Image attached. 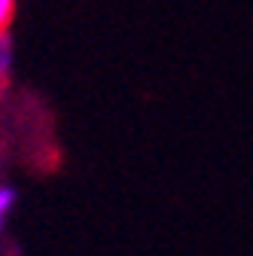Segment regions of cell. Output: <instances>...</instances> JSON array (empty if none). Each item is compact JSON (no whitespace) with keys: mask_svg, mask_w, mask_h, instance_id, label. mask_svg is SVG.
<instances>
[{"mask_svg":"<svg viewBox=\"0 0 253 256\" xmlns=\"http://www.w3.org/2000/svg\"><path fill=\"white\" fill-rule=\"evenodd\" d=\"M16 16V0H0V30H6Z\"/></svg>","mask_w":253,"mask_h":256,"instance_id":"obj_3","label":"cell"},{"mask_svg":"<svg viewBox=\"0 0 253 256\" xmlns=\"http://www.w3.org/2000/svg\"><path fill=\"white\" fill-rule=\"evenodd\" d=\"M16 202H18V192L12 186H0V232H4V226H6V220H10Z\"/></svg>","mask_w":253,"mask_h":256,"instance_id":"obj_2","label":"cell"},{"mask_svg":"<svg viewBox=\"0 0 253 256\" xmlns=\"http://www.w3.org/2000/svg\"><path fill=\"white\" fill-rule=\"evenodd\" d=\"M10 70H12V43L6 37V30H0V86L6 82Z\"/></svg>","mask_w":253,"mask_h":256,"instance_id":"obj_1","label":"cell"}]
</instances>
